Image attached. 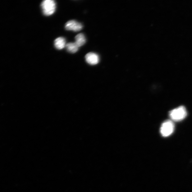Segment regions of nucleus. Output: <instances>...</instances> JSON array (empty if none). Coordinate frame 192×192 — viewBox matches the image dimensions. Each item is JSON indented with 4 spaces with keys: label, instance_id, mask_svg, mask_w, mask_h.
I'll return each instance as SVG.
<instances>
[{
    "label": "nucleus",
    "instance_id": "f257e3e1",
    "mask_svg": "<svg viewBox=\"0 0 192 192\" xmlns=\"http://www.w3.org/2000/svg\"><path fill=\"white\" fill-rule=\"evenodd\" d=\"M187 115L186 110L184 106H180L171 111L169 113L172 121L178 122L184 120Z\"/></svg>",
    "mask_w": 192,
    "mask_h": 192
},
{
    "label": "nucleus",
    "instance_id": "f03ea898",
    "mask_svg": "<svg viewBox=\"0 0 192 192\" xmlns=\"http://www.w3.org/2000/svg\"><path fill=\"white\" fill-rule=\"evenodd\" d=\"M42 12L46 16L54 14L56 9V2L53 0H45L41 4Z\"/></svg>",
    "mask_w": 192,
    "mask_h": 192
},
{
    "label": "nucleus",
    "instance_id": "7ed1b4c3",
    "mask_svg": "<svg viewBox=\"0 0 192 192\" xmlns=\"http://www.w3.org/2000/svg\"><path fill=\"white\" fill-rule=\"evenodd\" d=\"M175 128V124L172 120H166L161 125L160 129L161 134L164 137L170 136L173 134Z\"/></svg>",
    "mask_w": 192,
    "mask_h": 192
},
{
    "label": "nucleus",
    "instance_id": "20e7f679",
    "mask_svg": "<svg viewBox=\"0 0 192 192\" xmlns=\"http://www.w3.org/2000/svg\"><path fill=\"white\" fill-rule=\"evenodd\" d=\"M83 25L80 22H77L75 20H71L66 23L65 29L68 31H73L77 32L81 30L83 28Z\"/></svg>",
    "mask_w": 192,
    "mask_h": 192
},
{
    "label": "nucleus",
    "instance_id": "39448f33",
    "mask_svg": "<svg viewBox=\"0 0 192 192\" xmlns=\"http://www.w3.org/2000/svg\"><path fill=\"white\" fill-rule=\"evenodd\" d=\"M85 58L87 63L91 65H95L98 64L99 61V56L93 52H89L86 55Z\"/></svg>",
    "mask_w": 192,
    "mask_h": 192
},
{
    "label": "nucleus",
    "instance_id": "423d86ee",
    "mask_svg": "<svg viewBox=\"0 0 192 192\" xmlns=\"http://www.w3.org/2000/svg\"><path fill=\"white\" fill-rule=\"evenodd\" d=\"M66 41L65 38L59 37L56 38L54 42V46L56 49L61 50L66 47Z\"/></svg>",
    "mask_w": 192,
    "mask_h": 192
},
{
    "label": "nucleus",
    "instance_id": "0eeeda50",
    "mask_svg": "<svg viewBox=\"0 0 192 192\" xmlns=\"http://www.w3.org/2000/svg\"><path fill=\"white\" fill-rule=\"evenodd\" d=\"M75 43L79 47L85 44L86 39L85 36L83 34L80 33L75 37Z\"/></svg>",
    "mask_w": 192,
    "mask_h": 192
},
{
    "label": "nucleus",
    "instance_id": "6e6552de",
    "mask_svg": "<svg viewBox=\"0 0 192 192\" xmlns=\"http://www.w3.org/2000/svg\"><path fill=\"white\" fill-rule=\"evenodd\" d=\"M66 50L71 53H75L79 49V47L75 42H70L66 44Z\"/></svg>",
    "mask_w": 192,
    "mask_h": 192
}]
</instances>
